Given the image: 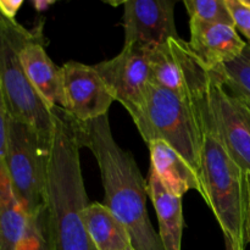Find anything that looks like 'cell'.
<instances>
[{"mask_svg": "<svg viewBox=\"0 0 250 250\" xmlns=\"http://www.w3.org/2000/svg\"><path fill=\"white\" fill-rule=\"evenodd\" d=\"M81 146L97 160L104 188V205L124 224L136 250H166L151 226L146 209V182L134 156L112 136L107 115L78 122Z\"/></svg>", "mask_w": 250, "mask_h": 250, "instance_id": "1", "label": "cell"}, {"mask_svg": "<svg viewBox=\"0 0 250 250\" xmlns=\"http://www.w3.org/2000/svg\"><path fill=\"white\" fill-rule=\"evenodd\" d=\"M54 132L46 161L45 208L55 250H97L83 212L89 204L82 170L77 121L53 107Z\"/></svg>", "mask_w": 250, "mask_h": 250, "instance_id": "2", "label": "cell"}, {"mask_svg": "<svg viewBox=\"0 0 250 250\" xmlns=\"http://www.w3.org/2000/svg\"><path fill=\"white\" fill-rule=\"evenodd\" d=\"M202 181L208 207L216 217L224 236L246 249L247 185L244 171L231 158L216 131L208 100L203 111Z\"/></svg>", "mask_w": 250, "mask_h": 250, "instance_id": "3", "label": "cell"}, {"mask_svg": "<svg viewBox=\"0 0 250 250\" xmlns=\"http://www.w3.org/2000/svg\"><path fill=\"white\" fill-rule=\"evenodd\" d=\"M204 99H186L151 83L146 95V110L136 125L146 144L151 141L166 142L202 177L203 111Z\"/></svg>", "mask_w": 250, "mask_h": 250, "instance_id": "4", "label": "cell"}, {"mask_svg": "<svg viewBox=\"0 0 250 250\" xmlns=\"http://www.w3.org/2000/svg\"><path fill=\"white\" fill-rule=\"evenodd\" d=\"M31 36L32 31L0 12V87L9 117L33 127L49 149L54 132L53 109L31 85L20 59V51Z\"/></svg>", "mask_w": 250, "mask_h": 250, "instance_id": "5", "label": "cell"}, {"mask_svg": "<svg viewBox=\"0 0 250 250\" xmlns=\"http://www.w3.org/2000/svg\"><path fill=\"white\" fill-rule=\"evenodd\" d=\"M48 154L49 149L33 127L9 117L4 163L12 188L28 216L45 207Z\"/></svg>", "mask_w": 250, "mask_h": 250, "instance_id": "6", "label": "cell"}, {"mask_svg": "<svg viewBox=\"0 0 250 250\" xmlns=\"http://www.w3.org/2000/svg\"><path fill=\"white\" fill-rule=\"evenodd\" d=\"M151 82L186 99L209 95L214 71L210 70L181 38L168 39L150 51Z\"/></svg>", "mask_w": 250, "mask_h": 250, "instance_id": "7", "label": "cell"}, {"mask_svg": "<svg viewBox=\"0 0 250 250\" xmlns=\"http://www.w3.org/2000/svg\"><path fill=\"white\" fill-rule=\"evenodd\" d=\"M150 51L143 46L124 45L119 55L94 65L114 99L128 111L134 125L143 117L146 95L153 83Z\"/></svg>", "mask_w": 250, "mask_h": 250, "instance_id": "8", "label": "cell"}, {"mask_svg": "<svg viewBox=\"0 0 250 250\" xmlns=\"http://www.w3.org/2000/svg\"><path fill=\"white\" fill-rule=\"evenodd\" d=\"M209 106L222 144L244 173L250 175V105L225 87L216 70Z\"/></svg>", "mask_w": 250, "mask_h": 250, "instance_id": "9", "label": "cell"}, {"mask_svg": "<svg viewBox=\"0 0 250 250\" xmlns=\"http://www.w3.org/2000/svg\"><path fill=\"white\" fill-rule=\"evenodd\" d=\"M61 68L63 110L78 122H88L107 115L115 99L94 66L68 61Z\"/></svg>", "mask_w": 250, "mask_h": 250, "instance_id": "10", "label": "cell"}, {"mask_svg": "<svg viewBox=\"0 0 250 250\" xmlns=\"http://www.w3.org/2000/svg\"><path fill=\"white\" fill-rule=\"evenodd\" d=\"M122 4L125 45L153 50L168 39L180 38L173 0H128Z\"/></svg>", "mask_w": 250, "mask_h": 250, "instance_id": "11", "label": "cell"}, {"mask_svg": "<svg viewBox=\"0 0 250 250\" xmlns=\"http://www.w3.org/2000/svg\"><path fill=\"white\" fill-rule=\"evenodd\" d=\"M22 67L43 102L50 109H65L62 68L56 66L45 50V38L42 27L34 28L32 36L20 51Z\"/></svg>", "mask_w": 250, "mask_h": 250, "instance_id": "12", "label": "cell"}, {"mask_svg": "<svg viewBox=\"0 0 250 250\" xmlns=\"http://www.w3.org/2000/svg\"><path fill=\"white\" fill-rule=\"evenodd\" d=\"M189 28L190 48L212 71L238 59L248 44L234 26L189 21Z\"/></svg>", "mask_w": 250, "mask_h": 250, "instance_id": "13", "label": "cell"}, {"mask_svg": "<svg viewBox=\"0 0 250 250\" xmlns=\"http://www.w3.org/2000/svg\"><path fill=\"white\" fill-rule=\"evenodd\" d=\"M150 153V168L155 172L167 192L183 198L194 189L207 200L204 186L199 173L166 142L156 139L148 143Z\"/></svg>", "mask_w": 250, "mask_h": 250, "instance_id": "14", "label": "cell"}, {"mask_svg": "<svg viewBox=\"0 0 250 250\" xmlns=\"http://www.w3.org/2000/svg\"><path fill=\"white\" fill-rule=\"evenodd\" d=\"M146 193L150 198L159 221V237L166 250H182L183 219L182 198L166 190L151 168L146 181Z\"/></svg>", "mask_w": 250, "mask_h": 250, "instance_id": "15", "label": "cell"}, {"mask_svg": "<svg viewBox=\"0 0 250 250\" xmlns=\"http://www.w3.org/2000/svg\"><path fill=\"white\" fill-rule=\"evenodd\" d=\"M28 217L12 188L4 160H0V250H16Z\"/></svg>", "mask_w": 250, "mask_h": 250, "instance_id": "16", "label": "cell"}, {"mask_svg": "<svg viewBox=\"0 0 250 250\" xmlns=\"http://www.w3.org/2000/svg\"><path fill=\"white\" fill-rule=\"evenodd\" d=\"M85 227L97 250H124L132 247L128 231L102 203H89L83 212Z\"/></svg>", "mask_w": 250, "mask_h": 250, "instance_id": "17", "label": "cell"}, {"mask_svg": "<svg viewBox=\"0 0 250 250\" xmlns=\"http://www.w3.org/2000/svg\"><path fill=\"white\" fill-rule=\"evenodd\" d=\"M216 71L225 87L250 105V43L238 59Z\"/></svg>", "mask_w": 250, "mask_h": 250, "instance_id": "18", "label": "cell"}, {"mask_svg": "<svg viewBox=\"0 0 250 250\" xmlns=\"http://www.w3.org/2000/svg\"><path fill=\"white\" fill-rule=\"evenodd\" d=\"M16 250H55L45 207L28 217L26 231Z\"/></svg>", "mask_w": 250, "mask_h": 250, "instance_id": "19", "label": "cell"}, {"mask_svg": "<svg viewBox=\"0 0 250 250\" xmlns=\"http://www.w3.org/2000/svg\"><path fill=\"white\" fill-rule=\"evenodd\" d=\"M183 5L189 15V21L234 26L226 0H185Z\"/></svg>", "mask_w": 250, "mask_h": 250, "instance_id": "20", "label": "cell"}, {"mask_svg": "<svg viewBox=\"0 0 250 250\" xmlns=\"http://www.w3.org/2000/svg\"><path fill=\"white\" fill-rule=\"evenodd\" d=\"M234 21L236 29L241 31L250 41V7L243 0H226Z\"/></svg>", "mask_w": 250, "mask_h": 250, "instance_id": "21", "label": "cell"}, {"mask_svg": "<svg viewBox=\"0 0 250 250\" xmlns=\"http://www.w3.org/2000/svg\"><path fill=\"white\" fill-rule=\"evenodd\" d=\"M7 122H9V112H7L6 103H5L4 94H2L1 87H0V160H4L5 158Z\"/></svg>", "mask_w": 250, "mask_h": 250, "instance_id": "22", "label": "cell"}, {"mask_svg": "<svg viewBox=\"0 0 250 250\" xmlns=\"http://www.w3.org/2000/svg\"><path fill=\"white\" fill-rule=\"evenodd\" d=\"M22 4V0H0V12L7 19L15 20Z\"/></svg>", "mask_w": 250, "mask_h": 250, "instance_id": "23", "label": "cell"}, {"mask_svg": "<svg viewBox=\"0 0 250 250\" xmlns=\"http://www.w3.org/2000/svg\"><path fill=\"white\" fill-rule=\"evenodd\" d=\"M246 185H247V241L250 243V175L246 176Z\"/></svg>", "mask_w": 250, "mask_h": 250, "instance_id": "24", "label": "cell"}, {"mask_svg": "<svg viewBox=\"0 0 250 250\" xmlns=\"http://www.w3.org/2000/svg\"><path fill=\"white\" fill-rule=\"evenodd\" d=\"M53 4H54V1H44V0H36V1L32 2V5H33L34 9H36L37 11L48 10V7Z\"/></svg>", "mask_w": 250, "mask_h": 250, "instance_id": "25", "label": "cell"}, {"mask_svg": "<svg viewBox=\"0 0 250 250\" xmlns=\"http://www.w3.org/2000/svg\"><path fill=\"white\" fill-rule=\"evenodd\" d=\"M225 237V250H246L242 247H238L233 241H232L229 237L224 236Z\"/></svg>", "mask_w": 250, "mask_h": 250, "instance_id": "26", "label": "cell"}, {"mask_svg": "<svg viewBox=\"0 0 250 250\" xmlns=\"http://www.w3.org/2000/svg\"><path fill=\"white\" fill-rule=\"evenodd\" d=\"M124 250H136V249H134L133 247H128V248H127V249H124Z\"/></svg>", "mask_w": 250, "mask_h": 250, "instance_id": "27", "label": "cell"}]
</instances>
